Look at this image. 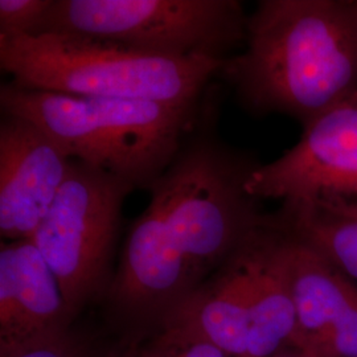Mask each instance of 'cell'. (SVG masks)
Instances as JSON below:
<instances>
[{
  "mask_svg": "<svg viewBox=\"0 0 357 357\" xmlns=\"http://www.w3.org/2000/svg\"><path fill=\"white\" fill-rule=\"evenodd\" d=\"M224 77L252 114L302 126L357 89V0H261Z\"/></svg>",
  "mask_w": 357,
  "mask_h": 357,
  "instance_id": "obj_1",
  "label": "cell"
},
{
  "mask_svg": "<svg viewBox=\"0 0 357 357\" xmlns=\"http://www.w3.org/2000/svg\"><path fill=\"white\" fill-rule=\"evenodd\" d=\"M258 165L205 132L183 142L166 172L149 190L150 203L128 236L197 289L266 217L259 200L245 190Z\"/></svg>",
  "mask_w": 357,
  "mask_h": 357,
  "instance_id": "obj_2",
  "label": "cell"
},
{
  "mask_svg": "<svg viewBox=\"0 0 357 357\" xmlns=\"http://www.w3.org/2000/svg\"><path fill=\"white\" fill-rule=\"evenodd\" d=\"M3 114L45 131L66 155L150 190L178 153L197 107L123 98L78 97L0 86Z\"/></svg>",
  "mask_w": 357,
  "mask_h": 357,
  "instance_id": "obj_3",
  "label": "cell"
},
{
  "mask_svg": "<svg viewBox=\"0 0 357 357\" xmlns=\"http://www.w3.org/2000/svg\"><path fill=\"white\" fill-rule=\"evenodd\" d=\"M222 63L215 59L149 56L73 35H0V66L13 84L78 97L197 107Z\"/></svg>",
  "mask_w": 357,
  "mask_h": 357,
  "instance_id": "obj_4",
  "label": "cell"
},
{
  "mask_svg": "<svg viewBox=\"0 0 357 357\" xmlns=\"http://www.w3.org/2000/svg\"><path fill=\"white\" fill-rule=\"evenodd\" d=\"M237 0H53L43 33L110 43L166 59H215L245 40Z\"/></svg>",
  "mask_w": 357,
  "mask_h": 357,
  "instance_id": "obj_5",
  "label": "cell"
},
{
  "mask_svg": "<svg viewBox=\"0 0 357 357\" xmlns=\"http://www.w3.org/2000/svg\"><path fill=\"white\" fill-rule=\"evenodd\" d=\"M134 190L110 172L72 160L54 203L31 238L60 282L73 318L110 289L123 203Z\"/></svg>",
  "mask_w": 357,
  "mask_h": 357,
  "instance_id": "obj_6",
  "label": "cell"
},
{
  "mask_svg": "<svg viewBox=\"0 0 357 357\" xmlns=\"http://www.w3.org/2000/svg\"><path fill=\"white\" fill-rule=\"evenodd\" d=\"M245 190L282 206L357 197V89L307 122L301 139L281 158L255 167Z\"/></svg>",
  "mask_w": 357,
  "mask_h": 357,
  "instance_id": "obj_7",
  "label": "cell"
},
{
  "mask_svg": "<svg viewBox=\"0 0 357 357\" xmlns=\"http://www.w3.org/2000/svg\"><path fill=\"white\" fill-rule=\"evenodd\" d=\"M70 159L32 122L4 114L0 123V234L31 240L68 176Z\"/></svg>",
  "mask_w": 357,
  "mask_h": 357,
  "instance_id": "obj_8",
  "label": "cell"
},
{
  "mask_svg": "<svg viewBox=\"0 0 357 357\" xmlns=\"http://www.w3.org/2000/svg\"><path fill=\"white\" fill-rule=\"evenodd\" d=\"M73 319L60 282L31 240L0 246V351L68 333Z\"/></svg>",
  "mask_w": 357,
  "mask_h": 357,
  "instance_id": "obj_9",
  "label": "cell"
},
{
  "mask_svg": "<svg viewBox=\"0 0 357 357\" xmlns=\"http://www.w3.org/2000/svg\"><path fill=\"white\" fill-rule=\"evenodd\" d=\"M249 280L250 339L246 357H274L291 348L294 305L290 236L266 215L240 248Z\"/></svg>",
  "mask_w": 357,
  "mask_h": 357,
  "instance_id": "obj_10",
  "label": "cell"
},
{
  "mask_svg": "<svg viewBox=\"0 0 357 357\" xmlns=\"http://www.w3.org/2000/svg\"><path fill=\"white\" fill-rule=\"evenodd\" d=\"M160 323L187 326L229 356H248L250 294L240 249L224 266L178 302Z\"/></svg>",
  "mask_w": 357,
  "mask_h": 357,
  "instance_id": "obj_11",
  "label": "cell"
},
{
  "mask_svg": "<svg viewBox=\"0 0 357 357\" xmlns=\"http://www.w3.org/2000/svg\"><path fill=\"white\" fill-rule=\"evenodd\" d=\"M296 240L357 283V197L327 196L274 213Z\"/></svg>",
  "mask_w": 357,
  "mask_h": 357,
  "instance_id": "obj_12",
  "label": "cell"
},
{
  "mask_svg": "<svg viewBox=\"0 0 357 357\" xmlns=\"http://www.w3.org/2000/svg\"><path fill=\"white\" fill-rule=\"evenodd\" d=\"M163 330L143 357H231L187 326L162 323Z\"/></svg>",
  "mask_w": 357,
  "mask_h": 357,
  "instance_id": "obj_13",
  "label": "cell"
},
{
  "mask_svg": "<svg viewBox=\"0 0 357 357\" xmlns=\"http://www.w3.org/2000/svg\"><path fill=\"white\" fill-rule=\"evenodd\" d=\"M298 354L303 357H357V302Z\"/></svg>",
  "mask_w": 357,
  "mask_h": 357,
  "instance_id": "obj_14",
  "label": "cell"
},
{
  "mask_svg": "<svg viewBox=\"0 0 357 357\" xmlns=\"http://www.w3.org/2000/svg\"><path fill=\"white\" fill-rule=\"evenodd\" d=\"M53 0H0V35L36 36Z\"/></svg>",
  "mask_w": 357,
  "mask_h": 357,
  "instance_id": "obj_15",
  "label": "cell"
},
{
  "mask_svg": "<svg viewBox=\"0 0 357 357\" xmlns=\"http://www.w3.org/2000/svg\"><path fill=\"white\" fill-rule=\"evenodd\" d=\"M0 357H88V355L66 333L35 344L0 351Z\"/></svg>",
  "mask_w": 357,
  "mask_h": 357,
  "instance_id": "obj_16",
  "label": "cell"
},
{
  "mask_svg": "<svg viewBox=\"0 0 357 357\" xmlns=\"http://www.w3.org/2000/svg\"><path fill=\"white\" fill-rule=\"evenodd\" d=\"M274 357H303L301 354L295 352L293 349H287V351H283L281 354H278L277 356Z\"/></svg>",
  "mask_w": 357,
  "mask_h": 357,
  "instance_id": "obj_17",
  "label": "cell"
},
{
  "mask_svg": "<svg viewBox=\"0 0 357 357\" xmlns=\"http://www.w3.org/2000/svg\"><path fill=\"white\" fill-rule=\"evenodd\" d=\"M135 357H143V356H142V354H141V355H139V356H135Z\"/></svg>",
  "mask_w": 357,
  "mask_h": 357,
  "instance_id": "obj_18",
  "label": "cell"
}]
</instances>
